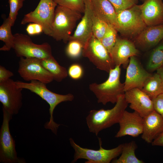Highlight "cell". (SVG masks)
I'll return each mask as SVG.
<instances>
[{"label":"cell","instance_id":"17","mask_svg":"<svg viewBox=\"0 0 163 163\" xmlns=\"http://www.w3.org/2000/svg\"><path fill=\"white\" fill-rule=\"evenodd\" d=\"M84 15L78 24L74 34L69 41L76 40L80 42L83 47L93 34L92 31V11L90 0H85Z\"/></svg>","mask_w":163,"mask_h":163},{"label":"cell","instance_id":"12","mask_svg":"<svg viewBox=\"0 0 163 163\" xmlns=\"http://www.w3.org/2000/svg\"><path fill=\"white\" fill-rule=\"evenodd\" d=\"M23 89L11 78L0 83V102L2 108L12 115L17 114L22 107Z\"/></svg>","mask_w":163,"mask_h":163},{"label":"cell","instance_id":"15","mask_svg":"<svg viewBox=\"0 0 163 163\" xmlns=\"http://www.w3.org/2000/svg\"><path fill=\"white\" fill-rule=\"evenodd\" d=\"M124 97L129 107L144 117L154 110L152 100L141 90L137 88L125 92Z\"/></svg>","mask_w":163,"mask_h":163},{"label":"cell","instance_id":"3","mask_svg":"<svg viewBox=\"0 0 163 163\" xmlns=\"http://www.w3.org/2000/svg\"><path fill=\"white\" fill-rule=\"evenodd\" d=\"M120 66H116L110 71L108 78L104 82L89 85V89L96 96L98 103L104 105L109 102L116 103L119 97L124 94V83L120 80Z\"/></svg>","mask_w":163,"mask_h":163},{"label":"cell","instance_id":"30","mask_svg":"<svg viewBox=\"0 0 163 163\" xmlns=\"http://www.w3.org/2000/svg\"><path fill=\"white\" fill-rule=\"evenodd\" d=\"M25 0H8L10 7V12L8 18L13 26L17 18L19 10L23 6Z\"/></svg>","mask_w":163,"mask_h":163},{"label":"cell","instance_id":"33","mask_svg":"<svg viewBox=\"0 0 163 163\" xmlns=\"http://www.w3.org/2000/svg\"><path fill=\"white\" fill-rule=\"evenodd\" d=\"M68 75L72 79H80L83 74V70L82 66L79 64L74 63L71 65L68 70Z\"/></svg>","mask_w":163,"mask_h":163},{"label":"cell","instance_id":"35","mask_svg":"<svg viewBox=\"0 0 163 163\" xmlns=\"http://www.w3.org/2000/svg\"><path fill=\"white\" fill-rule=\"evenodd\" d=\"M26 31L29 35H38L43 32L42 27L40 24L35 23H30L26 28Z\"/></svg>","mask_w":163,"mask_h":163},{"label":"cell","instance_id":"8","mask_svg":"<svg viewBox=\"0 0 163 163\" xmlns=\"http://www.w3.org/2000/svg\"><path fill=\"white\" fill-rule=\"evenodd\" d=\"M3 118L0 130V162L3 163H24L25 161L18 157L15 143L11 135L9 123L13 115L2 108Z\"/></svg>","mask_w":163,"mask_h":163},{"label":"cell","instance_id":"31","mask_svg":"<svg viewBox=\"0 0 163 163\" xmlns=\"http://www.w3.org/2000/svg\"><path fill=\"white\" fill-rule=\"evenodd\" d=\"M83 46L79 42L76 40H71L69 43L66 49L67 55L72 58H76L82 53Z\"/></svg>","mask_w":163,"mask_h":163},{"label":"cell","instance_id":"7","mask_svg":"<svg viewBox=\"0 0 163 163\" xmlns=\"http://www.w3.org/2000/svg\"><path fill=\"white\" fill-rule=\"evenodd\" d=\"M82 54L100 70L109 73L115 67L109 52L93 34L84 47Z\"/></svg>","mask_w":163,"mask_h":163},{"label":"cell","instance_id":"32","mask_svg":"<svg viewBox=\"0 0 163 163\" xmlns=\"http://www.w3.org/2000/svg\"><path fill=\"white\" fill-rule=\"evenodd\" d=\"M114 7L117 14L136 4L137 0H108Z\"/></svg>","mask_w":163,"mask_h":163},{"label":"cell","instance_id":"4","mask_svg":"<svg viewBox=\"0 0 163 163\" xmlns=\"http://www.w3.org/2000/svg\"><path fill=\"white\" fill-rule=\"evenodd\" d=\"M81 17V12L57 5L49 36L57 41L62 40L66 43L69 41L77 21Z\"/></svg>","mask_w":163,"mask_h":163},{"label":"cell","instance_id":"5","mask_svg":"<svg viewBox=\"0 0 163 163\" xmlns=\"http://www.w3.org/2000/svg\"><path fill=\"white\" fill-rule=\"evenodd\" d=\"M100 148L95 150L81 147L77 144L72 138L69 141L74 150L73 159L72 163H75L80 159L87 160L85 163H109L121 154L123 144H121L114 148L107 149L102 146L101 139L98 137Z\"/></svg>","mask_w":163,"mask_h":163},{"label":"cell","instance_id":"1","mask_svg":"<svg viewBox=\"0 0 163 163\" xmlns=\"http://www.w3.org/2000/svg\"><path fill=\"white\" fill-rule=\"evenodd\" d=\"M15 83L18 87L28 89L35 93L49 104L50 120L45 123L44 126L45 129H50L53 133L56 135L60 124L54 121V110L56 106L61 103L73 101L74 96L71 93L63 95L53 92L46 88V84L37 80H33L29 83L17 81H15Z\"/></svg>","mask_w":163,"mask_h":163},{"label":"cell","instance_id":"23","mask_svg":"<svg viewBox=\"0 0 163 163\" xmlns=\"http://www.w3.org/2000/svg\"><path fill=\"white\" fill-rule=\"evenodd\" d=\"M141 90L152 100L163 93L162 82L160 75L155 73L145 82Z\"/></svg>","mask_w":163,"mask_h":163},{"label":"cell","instance_id":"27","mask_svg":"<svg viewBox=\"0 0 163 163\" xmlns=\"http://www.w3.org/2000/svg\"><path fill=\"white\" fill-rule=\"evenodd\" d=\"M117 32L113 27L108 24L105 34L100 40L110 54L117 38Z\"/></svg>","mask_w":163,"mask_h":163},{"label":"cell","instance_id":"24","mask_svg":"<svg viewBox=\"0 0 163 163\" xmlns=\"http://www.w3.org/2000/svg\"><path fill=\"white\" fill-rule=\"evenodd\" d=\"M137 148L135 142L132 141L123 144L120 156L112 161L113 163H143L144 162L136 156L135 152Z\"/></svg>","mask_w":163,"mask_h":163},{"label":"cell","instance_id":"29","mask_svg":"<svg viewBox=\"0 0 163 163\" xmlns=\"http://www.w3.org/2000/svg\"><path fill=\"white\" fill-rule=\"evenodd\" d=\"M57 5L84 13L85 0H53Z\"/></svg>","mask_w":163,"mask_h":163},{"label":"cell","instance_id":"2","mask_svg":"<svg viewBox=\"0 0 163 163\" xmlns=\"http://www.w3.org/2000/svg\"><path fill=\"white\" fill-rule=\"evenodd\" d=\"M128 104L124 94L119 97L115 105L111 109L90 110L86 118L89 131L97 136L102 130L119 123Z\"/></svg>","mask_w":163,"mask_h":163},{"label":"cell","instance_id":"13","mask_svg":"<svg viewBox=\"0 0 163 163\" xmlns=\"http://www.w3.org/2000/svg\"><path fill=\"white\" fill-rule=\"evenodd\" d=\"M152 75L143 68L135 56H131L124 83L125 92L135 88L141 90L145 81Z\"/></svg>","mask_w":163,"mask_h":163},{"label":"cell","instance_id":"14","mask_svg":"<svg viewBox=\"0 0 163 163\" xmlns=\"http://www.w3.org/2000/svg\"><path fill=\"white\" fill-rule=\"evenodd\" d=\"M120 128L115 137L126 136L136 137L142 134L143 118L135 111L130 112L125 110L119 123Z\"/></svg>","mask_w":163,"mask_h":163},{"label":"cell","instance_id":"21","mask_svg":"<svg viewBox=\"0 0 163 163\" xmlns=\"http://www.w3.org/2000/svg\"><path fill=\"white\" fill-rule=\"evenodd\" d=\"M163 40V24L148 26L136 39V43L145 48L156 46Z\"/></svg>","mask_w":163,"mask_h":163},{"label":"cell","instance_id":"25","mask_svg":"<svg viewBox=\"0 0 163 163\" xmlns=\"http://www.w3.org/2000/svg\"><path fill=\"white\" fill-rule=\"evenodd\" d=\"M12 25L9 19L7 18L0 27V40L5 43L0 48L2 51H8L13 49L14 45V37L11 30Z\"/></svg>","mask_w":163,"mask_h":163},{"label":"cell","instance_id":"11","mask_svg":"<svg viewBox=\"0 0 163 163\" xmlns=\"http://www.w3.org/2000/svg\"><path fill=\"white\" fill-rule=\"evenodd\" d=\"M18 72L25 81L37 80L47 84L53 80L52 75L42 66L40 59L20 57Z\"/></svg>","mask_w":163,"mask_h":163},{"label":"cell","instance_id":"36","mask_svg":"<svg viewBox=\"0 0 163 163\" xmlns=\"http://www.w3.org/2000/svg\"><path fill=\"white\" fill-rule=\"evenodd\" d=\"M13 73L4 67L0 66V83L5 81L13 76Z\"/></svg>","mask_w":163,"mask_h":163},{"label":"cell","instance_id":"18","mask_svg":"<svg viewBox=\"0 0 163 163\" xmlns=\"http://www.w3.org/2000/svg\"><path fill=\"white\" fill-rule=\"evenodd\" d=\"M140 6L142 16L147 26L163 24L162 0H145Z\"/></svg>","mask_w":163,"mask_h":163},{"label":"cell","instance_id":"28","mask_svg":"<svg viewBox=\"0 0 163 163\" xmlns=\"http://www.w3.org/2000/svg\"><path fill=\"white\" fill-rule=\"evenodd\" d=\"M92 21L93 34L100 41L105 34L108 24L97 16L93 11Z\"/></svg>","mask_w":163,"mask_h":163},{"label":"cell","instance_id":"19","mask_svg":"<svg viewBox=\"0 0 163 163\" xmlns=\"http://www.w3.org/2000/svg\"><path fill=\"white\" fill-rule=\"evenodd\" d=\"M143 118L141 137L148 143H151L163 131V118L154 110Z\"/></svg>","mask_w":163,"mask_h":163},{"label":"cell","instance_id":"16","mask_svg":"<svg viewBox=\"0 0 163 163\" xmlns=\"http://www.w3.org/2000/svg\"><path fill=\"white\" fill-rule=\"evenodd\" d=\"M139 53L133 42L126 39L117 38L110 55L115 66L122 65L125 69L129 64V58L137 56Z\"/></svg>","mask_w":163,"mask_h":163},{"label":"cell","instance_id":"22","mask_svg":"<svg viewBox=\"0 0 163 163\" xmlns=\"http://www.w3.org/2000/svg\"><path fill=\"white\" fill-rule=\"evenodd\" d=\"M41 65L52 75L53 80L60 82L68 75L66 68L61 66L53 56L40 59Z\"/></svg>","mask_w":163,"mask_h":163},{"label":"cell","instance_id":"37","mask_svg":"<svg viewBox=\"0 0 163 163\" xmlns=\"http://www.w3.org/2000/svg\"><path fill=\"white\" fill-rule=\"evenodd\" d=\"M153 146H163V131L151 143Z\"/></svg>","mask_w":163,"mask_h":163},{"label":"cell","instance_id":"38","mask_svg":"<svg viewBox=\"0 0 163 163\" xmlns=\"http://www.w3.org/2000/svg\"><path fill=\"white\" fill-rule=\"evenodd\" d=\"M157 73L158 74L162 79L163 85V66L156 70Z\"/></svg>","mask_w":163,"mask_h":163},{"label":"cell","instance_id":"6","mask_svg":"<svg viewBox=\"0 0 163 163\" xmlns=\"http://www.w3.org/2000/svg\"><path fill=\"white\" fill-rule=\"evenodd\" d=\"M14 49L17 56L43 59L52 56L50 46L45 42L41 44L34 43L29 36L20 33L14 34Z\"/></svg>","mask_w":163,"mask_h":163},{"label":"cell","instance_id":"10","mask_svg":"<svg viewBox=\"0 0 163 163\" xmlns=\"http://www.w3.org/2000/svg\"><path fill=\"white\" fill-rule=\"evenodd\" d=\"M57 5L53 0H40L35 10L25 14L21 22L22 25L35 23L41 25L43 32L49 36Z\"/></svg>","mask_w":163,"mask_h":163},{"label":"cell","instance_id":"9","mask_svg":"<svg viewBox=\"0 0 163 163\" xmlns=\"http://www.w3.org/2000/svg\"><path fill=\"white\" fill-rule=\"evenodd\" d=\"M119 32L125 36H137L147 26L141 15L140 5L136 4L117 14Z\"/></svg>","mask_w":163,"mask_h":163},{"label":"cell","instance_id":"26","mask_svg":"<svg viewBox=\"0 0 163 163\" xmlns=\"http://www.w3.org/2000/svg\"><path fill=\"white\" fill-rule=\"evenodd\" d=\"M152 51L146 68L151 72L156 71L163 66V40Z\"/></svg>","mask_w":163,"mask_h":163},{"label":"cell","instance_id":"20","mask_svg":"<svg viewBox=\"0 0 163 163\" xmlns=\"http://www.w3.org/2000/svg\"><path fill=\"white\" fill-rule=\"evenodd\" d=\"M92 11L100 19L113 27L119 32L117 14L108 0H90Z\"/></svg>","mask_w":163,"mask_h":163},{"label":"cell","instance_id":"34","mask_svg":"<svg viewBox=\"0 0 163 163\" xmlns=\"http://www.w3.org/2000/svg\"><path fill=\"white\" fill-rule=\"evenodd\" d=\"M154 110L163 118V93L152 100Z\"/></svg>","mask_w":163,"mask_h":163}]
</instances>
